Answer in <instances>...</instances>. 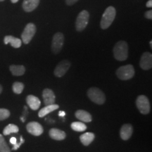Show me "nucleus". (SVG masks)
<instances>
[{"label":"nucleus","instance_id":"1","mask_svg":"<svg viewBox=\"0 0 152 152\" xmlns=\"http://www.w3.org/2000/svg\"><path fill=\"white\" fill-rule=\"evenodd\" d=\"M113 55L118 61L126 60L128 56V45L126 42L121 40L115 44L113 48Z\"/></svg>","mask_w":152,"mask_h":152},{"label":"nucleus","instance_id":"2","mask_svg":"<svg viewBox=\"0 0 152 152\" xmlns=\"http://www.w3.org/2000/svg\"><path fill=\"white\" fill-rule=\"evenodd\" d=\"M115 16H116L115 9L113 7H112V6L107 7L103 15H102V20H101L100 23L101 28L103 30H106L109 28L111 26L112 23L113 22Z\"/></svg>","mask_w":152,"mask_h":152},{"label":"nucleus","instance_id":"3","mask_svg":"<svg viewBox=\"0 0 152 152\" xmlns=\"http://www.w3.org/2000/svg\"><path fill=\"white\" fill-rule=\"evenodd\" d=\"M87 95L92 102L99 105L104 104L106 101L105 95L103 92L96 87H91L87 91Z\"/></svg>","mask_w":152,"mask_h":152},{"label":"nucleus","instance_id":"4","mask_svg":"<svg viewBox=\"0 0 152 152\" xmlns=\"http://www.w3.org/2000/svg\"><path fill=\"white\" fill-rule=\"evenodd\" d=\"M116 75L119 79L122 80H128L132 78L134 75V67L130 64L121 66L116 71Z\"/></svg>","mask_w":152,"mask_h":152},{"label":"nucleus","instance_id":"5","mask_svg":"<svg viewBox=\"0 0 152 152\" xmlns=\"http://www.w3.org/2000/svg\"><path fill=\"white\" fill-rule=\"evenodd\" d=\"M90 19V14L86 10H83L79 13L75 20L76 30L81 32L85 29Z\"/></svg>","mask_w":152,"mask_h":152},{"label":"nucleus","instance_id":"6","mask_svg":"<svg viewBox=\"0 0 152 152\" xmlns=\"http://www.w3.org/2000/svg\"><path fill=\"white\" fill-rule=\"evenodd\" d=\"M136 105L140 113L144 115L149 113L151 110L149 99L144 95H140L137 98Z\"/></svg>","mask_w":152,"mask_h":152},{"label":"nucleus","instance_id":"7","mask_svg":"<svg viewBox=\"0 0 152 152\" xmlns=\"http://www.w3.org/2000/svg\"><path fill=\"white\" fill-rule=\"evenodd\" d=\"M36 33V26L33 23H29L26 25V28L23 32L21 35L22 41L23 42L24 44L27 45L32 40L34 35H35Z\"/></svg>","mask_w":152,"mask_h":152},{"label":"nucleus","instance_id":"8","mask_svg":"<svg viewBox=\"0 0 152 152\" xmlns=\"http://www.w3.org/2000/svg\"><path fill=\"white\" fill-rule=\"evenodd\" d=\"M64 36L61 33H56L54 35L52 42V51L54 54H58L63 48Z\"/></svg>","mask_w":152,"mask_h":152},{"label":"nucleus","instance_id":"9","mask_svg":"<svg viewBox=\"0 0 152 152\" xmlns=\"http://www.w3.org/2000/svg\"><path fill=\"white\" fill-rule=\"evenodd\" d=\"M71 67V62L68 60H63L56 66L54 70V75L56 77H62Z\"/></svg>","mask_w":152,"mask_h":152},{"label":"nucleus","instance_id":"10","mask_svg":"<svg viewBox=\"0 0 152 152\" xmlns=\"http://www.w3.org/2000/svg\"><path fill=\"white\" fill-rule=\"evenodd\" d=\"M26 129L30 134L34 136H39L44 132L42 126L37 122H30L26 125Z\"/></svg>","mask_w":152,"mask_h":152},{"label":"nucleus","instance_id":"11","mask_svg":"<svg viewBox=\"0 0 152 152\" xmlns=\"http://www.w3.org/2000/svg\"><path fill=\"white\" fill-rule=\"evenodd\" d=\"M140 65L143 70L151 69L152 67V54L151 53L144 52L142 55Z\"/></svg>","mask_w":152,"mask_h":152},{"label":"nucleus","instance_id":"12","mask_svg":"<svg viewBox=\"0 0 152 152\" xmlns=\"http://www.w3.org/2000/svg\"><path fill=\"white\" fill-rule=\"evenodd\" d=\"M42 97L46 106L55 103V94L50 89H45L42 92Z\"/></svg>","mask_w":152,"mask_h":152},{"label":"nucleus","instance_id":"13","mask_svg":"<svg viewBox=\"0 0 152 152\" xmlns=\"http://www.w3.org/2000/svg\"><path fill=\"white\" fill-rule=\"evenodd\" d=\"M40 0H24L23 2V9L26 12H31L37 8Z\"/></svg>","mask_w":152,"mask_h":152},{"label":"nucleus","instance_id":"14","mask_svg":"<svg viewBox=\"0 0 152 152\" xmlns=\"http://www.w3.org/2000/svg\"><path fill=\"white\" fill-rule=\"evenodd\" d=\"M133 128L130 124H125L122 126L120 131L121 137L123 140H128L132 136Z\"/></svg>","mask_w":152,"mask_h":152},{"label":"nucleus","instance_id":"15","mask_svg":"<svg viewBox=\"0 0 152 152\" xmlns=\"http://www.w3.org/2000/svg\"><path fill=\"white\" fill-rule=\"evenodd\" d=\"M26 102L30 109L34 111L37 110L41 105L40 100L37 96H33V95H28L26 97Z\"/></svg>","mask_w":152,"mask_h":152},{"label":"nucleus","instance_id":"16","mask_svg":"<svg viewBox=\"0 0 152 152\" xmlns=\"http://www.w3.org/2000/svg\"><path fill=\"white\" fill-rule=\"evenodd\" d=\"M4 42L5 45L10 43L11 47H13L14 48H20L22 45L21 39L11 35L5 36L4 39Z\"/></svg>","mask_w":152,"mask_h":152},{"label":"nucleus","instance_id":"17","mask_svg":"<svg viewBox=\"0 0 152 152\" xmlns=\"http://www.w3.org/2000/svg\"><path fill=\"white\" fill-rule=\"evenodd\" d=\"M49 134L50 136V137L53 139V140H58V141L64 140L66 137L65 132L56 128L51 129L49 132Z\"/></svg>","mask_w":152,"mask_h":152},{"label":"nucleus","instance_id":"18","mask_svg":"<svg viewBox=\"0 0 152 152\" xmlns=\"http://www.w3.org/2000/svg\"><path fill=\"white\" fill-rule=\"evenodd\" d=\"M75 117L77 119L80 120L82 122L85 123H90L92 120V115H90V113L86 111H84V110H77L75 112Z\"/></svg>","mask_w":152,"mask_h":152},{"label":"nucleus","instance_id":"19","mask_svg":"<svg viewBox=\"0 0 152 152\" xmlns=\"http://www.w3.org/2000/svg\"><path fill=\"white\" fill-rule=\"evenodd\" d=\"M58 108H59V106L56 104L47 105L45 106V107L42 108V109L39 111V113H38V115H39V117L40 118L45 117V115H47V114H49V113H51V112L55 111V110L58 109Z\"/></svg>","mask_w":152,"mask_h":152},{"label":"nucleus","instance_id":"20","mask_svg":"<svg viewBox=\"0 0 152 152\" xmlns=\"http://www.w3.org/2000/svg\"><path fill=\"white\" fill-rule=\"evenodd\" d=\"M95 135L92 132H85L80 137L82 144L85 146H88L94 141Z\"/></svg>","mask_w":152,"mask_h":152},{"label":"nucleus","instance_id":"21","mask_svg":"<svg viewBox=\"0 0 152 152\" xmlns=\"http://www.w3.org/2000/svg\"><path fill=\"white\" fill-rule=\"evenodd\" d=\"M9 70H10L12 75L15 76L23 75L25 73V72H26V68L21 65H11L9 67Z\"/></svg>","mask_w":152,"mask_h":152},{"label":"nucleus","instance_id":"22","mask_svg":"<svg viewBox=\"0 0 152 152\" xmlns=\"http://www.w3.org/2000/svg\"><path fill=\"white\" fill-rule=\"evenodd\" d=\"M19 128L17 125L14 124H9L3 130L4 135H9L11 133H17L18 132Z\"/></svg>","mask_w":152,"mask_h":152},{"label":"nucleus","instance_id":"23","mask_svg":"<svg viewBox=\"0 0 152 152\" xmlns=\"http://www.w3.org/2000/svg\"><path fill=\"white\" fill-rule=\"evenodd\" d=\"M71 128L76 132H83L86 130L87 126L82 122H73L71 125Z\"/></svg>","mask_w":152,"mask_h":152},{"label":"nucleus","instance_id":"24","mask_svg":"<svg viewBox=\"0 0 152 152\" xmlns=\"http://www.w3.org/2000/svg\"><path fill=\"white\" fill-rule=\"evenodd\" d=\"M0 152H11V149L4 138L2 134H0Z\"/></svg>","mask_w":152,"mask_h":152},{"label":"nucleus","instance_id":"25","mask_svg":"<svg viewBox=\"0 0 152 152\" xmlns=\"http://www.w3.org/2000/svg\"><path fill=\"white\" fill-rule=\"evenodd\" d=\"M24 89V85L20 82H15L13 84L12 90L15 94H21Z\"/></svg>","mask_w":152,"mask_h":152},{"label":"nucleus","instance_id":"26","mask_svg":"<svg viewBox=\"0 0 152 152\" xmlns=\"http://www.w3.org/2000/svg\"><path fill=\"white\" fill-rule=\"evenodd\" d=\"M10 116V111L7 109H0V121H4Z\"/></svg>","mask_w":152,"mask_h":152},{"label":"nucleus","instance_id":"27","mask_svg":"<svg viewBox=\"0 0 152 152\" xmlns=\"http://www.w3.org/2000/svg\"><path fill=\"white\" fill-rule=\"evenodd\" d=\"M25 142V140H23V138L22 136L20 137V142H18V143H16V144H14V147H13L12 149L13 150H17L18 149L20 148V146H21L22 144H23Z\"/></svg>","mask_w":152,"mask_h":152},{"label":"nucleus","instance_id":"28","mask_svg":"<svg viewBox=\"0 0 152 152\" xmlns=\"http://www.w3.org/2000/svg\"><path fill=\"white\" fill-rule=\"evenodd\" d=\"M144 16H145V17L147 19L151 20V19H152V11L151 10H149V11H146L145 14H144Z\"/></svg>","mask_w":152,"mask_h":152},{"label":"nucleus","instance_id":"29","mask_svg":"<svg viewBox=\"0 0 152 152\" xmlns=\"http://www.w3.org/2000/svg\"><path fill=\"white\" fill-rule=\"evenodd\" d=\"M79 0H66V3L68 6H72L77 3Z\"/></svg>","mask_w":152,"mask_h":152},{"label":"nucleus","instance_id":"30","mask_svg":"<svg viewBox=\"0 0 152 152\" xmlns=\"http://www.w3.org/2000/svg\"><path fill=\"white\" fill-rule=\"evenodd\" d=\"M10 143L11 144H13V145H14V144H16L17 143V140L16 137H11L10 139Z\"/></svg>","mask_w":152,"mask_h":152},{"label":"nucleus","instance_id":"31","mask_svg":"<svg viewBox=\"0 0 152 152\" xmlns=\"http://www.w3.org/2000/svg\"><path fill=\"white\" fill-rule=\"evenodd\" d=\"M147 7L148 8H151L152 7V0H149L147 2Z\"/></svg>","mask_w":152,"mask_h":152},{"label":"nucleus","instance_id":"32","mask_svg":"<svg viewBox=\"0 0 152 152\" xmlns=\"http://www.w3.org/2000/svg\"><path fill=\"white\" fill-rule=\"evenodd\" d=\"M58 115H59V116H61V117H64L66 115V113L64 111H61L58 112Z\"/></svg>","mask_w":152,"mask_h":152},{"label":"nucleus","instance_id":"33","mask_svg":"<svg viewBox=\"0 0 152 152\" xmlns=\"http://www.w3.org/2000/svg\"><path fill=\"white\" fill-rule=\"evenodd\" d=\"M2 90H3V88H2V86H1V85H0V94H1V92H2Z\"/></svg>","mask_w":152,"mask_h":152},{"label":"nucleus","instance_id":"34","mask_svg":"<svg viewBox=\"0 0 152 152\" xmlns=\"http://www.w3.org/2000/svg\"><path fill=\"white\" fill-rule=\"evenodd\" d=\"M11 1L12 3H16V2H18V0H11Z\"/></svg>","mask_w":152,"mask_h":152},{"label":"nucleus","instance_id":"35","mask_svg":"<svg viewBox=\"0 0 152 152\" xmlns=\"http://www.w3.org/2000/svg\"><path fill=\"white\" fill-rule=\"evenodd\" d=\"M150 47H151V48H152V41H150Z\"/></svg>","mask_w":152,"mask_h":152},{"label":"nucleus","instance_id":"36","mask_svg":"<svg viewBox=\"0 0 152 152\" xmlns=\"http://www.w3.org/2000/svg\"><path fill=\"white\" fill-rule=\"evenodd\" d=\"M4 1V0H0V1Z\"/></svg>","mask_w":152,"mask_h":152}]
</instances>
